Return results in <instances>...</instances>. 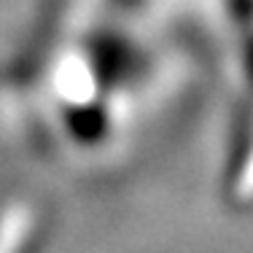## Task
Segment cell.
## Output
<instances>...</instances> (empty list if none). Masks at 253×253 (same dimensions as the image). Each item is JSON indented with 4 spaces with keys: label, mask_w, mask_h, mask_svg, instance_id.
Listing matches in <instances>:
<instances>
[{
    "label": "cell",
    "mask_w": 253,
    "mask_h": 253,
    "mask_svg": "<svg viewBox=\"0 0 253 253\" xmlns=\"http://www.w3.org/2000/svg\"><path fill=\"white\" fill-rule=\"evenodd\" d=\"M129 30L122 5L76 0L19 57L11 97L43 156L92 165L122 148L148 68L146 43Z\"/></svg>",
    "instance_id": "6da1fadb"
}]
</instances>
